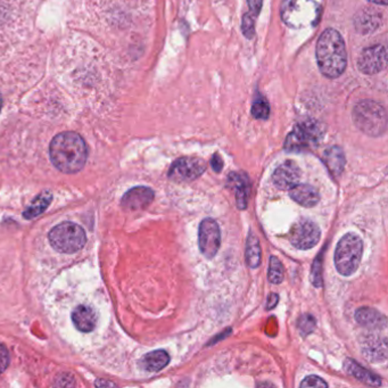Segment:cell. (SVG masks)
Masks as SVG:
<instances>
[{
  "mask_svg": "<svg viewBox=\"0 0 388 388\" xmlns=\"http://www.w3.org/2000/svg\"><path fill=\"white\" fill-rule=\"evenodd\" d=\"M49 156L56 169L73 174L85 167L88 148L80 134L68 131L52 139L49 146Z\"/></svg>",
  "mask_w": 388,
  "mask_h": 388,
  "instance_id": "obj_1",
  "label": "cell"
},
{
  "mask_svg": "<svg viewBox=\"0 0 388 388\" xmlns=\"http://www.w3.org/2000/svg\"><path fill=\"white\" fill-rule=\"evenodd\" d=\"M316 56L320 72L328 79L340 78L347 65V54L338 31L327 29L321 33L316 43Z\"/></svg>",
  "mask_w": 388,
  "mask_h": 388,
  "instance_id": "obj_2",
  "label": "cell"
},
{
  "mask_svg": "<svg viewBox=\"0 0 388 388\" xmlns=\"http://www.w3.org/2000/svg\"><path fill=\"white\" fill-rule=\"evenodd\" d=\"M353 120L360 130L371 137H379L387 129V113L377 101H363L353 110Z\"/></svg>",
  "mask_w": 388,
  "mask_h": 388,
  "instance_id": "obj_3",
  "label": "cell"
},
{
  "mask_svg": "<svg viewBox=\"0 0 388 388\" xmlns=\"http://www.w3.org/2000/svg\"><path fill=\"white\" fill-rule=\"evenodd\" d=\"M363 243L359 236L347 234L337 244L335 252V265L342 276H352L363 258Z\"/></svg>",
  "mask_w": 388,
  "mask_h": 388,
  "instance_id": "obj_4",
  "label": "cell"
},
{
  "mask_svg": "<svg viewBox=\"0 0 388 388\" xmlns=\"http://www.w3.org/2000/svg\"><path fill=\"white\" fill-rule=\"evenodd\" d=\"M48 238L54 249L66 254L76 253L87 242L83 228L73 222H63L56 225L49 232Z\"/></svg>",
  "mask_w": 388,
  "mask_h": 388,
  "instance_id": "obj_5",
  "label": "cell"
},
{
  "mask_svg": "<svg viewBox=\"0 0 388 388\" xmlns=\"http://www.w3.org/2000/svg\"><path fill=\"white\" fill-rule=\"evenodd\" d=\"M325 134L323 124L316 120H307L297 124L285 141V150L288 152L300 153L304 150H312L320 144Z\"/></svg>",
  "mask_w": 388,
  "mask_h": 388,
  "instance_id": "obj_6",
  "label": "cell"
},
{
  "mask_svg": "<svg viewBox=\"0 0 388 388\" xmlns=\"http://www.w3.org/2000/svg\"><path fill=\"white\" fill-rule=\"evenodd\" d=\"M288 238L294 247L300 251H307L319 243L321 230L316 222L311 221L309 218H303L292 225Z\"/></svg>",
  "mask_w": 388,
  "mask_h": 388,
  "instance_id": "obj_7",
  "label": "cell"
},
{
  "mask_svg": "<svg viewBox=\"0 0 388 388\" xmlns=\"http://www.w3.org/2000/svg\"><path fill=\"white\" fill-rule=\"evenodd\" d=\"M198 245L206 258L211 260L218 254L221 246V230L216 220L210 218L203 220L199 225Z\"/></svg>",
  "mask_w": 388,
  "mask_h": 388,
  "instance_id": "obj_8",
  "label": "cell"
},
{
  "mask_svg": "<svg viewBox=\"0 0 388 388\" xmlns=\"http://www.w3.org/2000/svg\"><path fill=\"white\" fill-rule=\"evenodd\" d=\"M206 164L198 157H181L172 164L169 178L176 183L193 181L205 172Z\"/></svg>",
  "mask_w": 388,
  "mask_h": 388,
  "instance_id": "obj_9",
  "label": "cell"
},
{
  "mask_svg": "<svg viewBox=\"0 0 388 388\" xmlns=\"http://www.w3.org/2000/svg\"><path fill=\"white\" fill-rule=\"evenodd\" d=\"M386 66H387V50L382 45L365 48L358 59V68L365 74H377L384 71Z\"/></svg>",
  "mask_w": 388,
  "mask_h": 388,
  "instance_id": "obj_10",
  "label": "cell"
},
{
  "mask_svg": "<svg viewBox=\"0 0 388 388\" xmlns=\"http://www.w3.org/2000/svg\"><path fill=\"white\" fill-rule=\"evenodd\" d=\"M154 196L153 190L148 187H134L124 194L121 205L127 211H139L146 209L153 202Z\"/></svg>",
  "mask_w": 388,
  "mask_h": 388,
  "instance_id": "obj_11",
  "label": "cell"
},
{
  "mask_svg": "<svg viewBox=\"0 0 388 388\" xmlns=\"http://www.w3.org/2000/svg\"><path fill=\"white\" fill-rule=\"evenodd\" d=\"M300 178V167L293 161H286L276 169L272 180L279 190H291L292 187L298 183Z\"/></svg>",
  "mask_w": 388,
  "mask_h": 388,
  "instance_id": "obj_12",
  "label": "cell"
},
{
  "mask_svg": "<svg viewBox=\"0 0 388 388\" xmlns=\"http://www.w3.org/2000/svg\"><path fill=\"white\" fill-rule=\"evenodd\" d=\"M363 356L371 363H384L387 359V343L385 336L368 335L361 343Z\"/></svg>",
  "mask_w": 388,
  "mask_h": 388,
  "instance_id": "obj_13",
  "label": "cell"
},
{
  "mask_svg": "<svg viewBox=\"0 0 388 388\" xmlns=\"http://www.w3.org/2000/svg\"><path fill=\"white\" fill-rule=\"evenodd\" d=\"M228 187H230L235 193L236 203L238 205V209H246L248 197L251 193V183L247 174L244 172L230 173L228 176Z\"/></svg>",
  "mask_w": 388,
  "mask_h": 388,
  "instance_id": "obj_14",
  "label": "cell"
},
{
  "mask_svg": "<svg viewBox=\"0 0 388 388\" xmlns=\"http://www.w3.org/2000/svg\"><path fill=\"white\" fill-rule=\"evenodd\" d=\"M356 320L359 325L371 331L385 329L387 325L386 316L371 307H361L356 311Z\"/></svg>",
  "mask_w": 388,
  "mask_h": 388,
  "instance_id": "obj_15",
  "label": "cell"
},
{
  "mask_svg": "<svg viewBox=\"0 0 388 388\" xmlns=\"http://www.w3.org/2000/svg\"><path fill=\"white\" fill-rule=\"evenodd\" d=\"M72 320L76 329L82 333H92L97 325V314L88 305H79L73 311Z\"/></svg>",
  "mask_w": 388,
  "mask_h": 388,
  "instance_id": "obj_16",
  "label": "cell"
},
{
  "mask_svg": "<svg viewBox=\"0 0 388 388\" xmlns=\"http://www.w3.org/2000/svg\"><path fill=\"white\" fill-rule=\"evenodd\" d=\"M382 14L376 12L374 8H365L363 12H360L356 17V26L358 32L363 34L375 32L382 26Z\"/></svg>",
  "mask_w": 388,
  "mask_h": 388,
  "instance_id": "obj_17",
  "label": "cell"
},
{
  "mask_svg": "<svg viewBox=\"0 0 388 388\" xmlns=\"http://www.w3.org/2000/svg\"><path fill=\"white\" fill-rule=\"evenodd\" d=\"M289 195L295 202L305 207L316 206L320 201L318 190L307 183H297L289 190Z\"/></svg>",
  "mask_w": 388,
  "mask_h": 388,
  "instance_id": "obj_18",
  "label": "cell"
},
{
  "mask_svg": "<svg viewBox=\"0 0 388 388\" xmlns=\"http://www.w3.org/2000/svg\"><path fill=\"white\" fill-rule=\"evenodd\" d=\"M344 369L349 375L363 382L365 385L380 386L382 379L374 372L369 371L368 369L363 368V365L356 363L354 360L347 359L344 363Z\"/></svg>",
  "mask_w": 388,
  "mask_h": 388,
  "instance_id": "obj_19",
  "label": "cell"
},
{
  "mask_svg": "<svg viewBox=\"0 0 388 388\" xmlns=\"http://www.w3.org/2000/svg\"><path fill=\"white\" fill-rule=\"evenodd\" d=\"M323 162L331 176L335 178L340 176L345 167V155L342 148L338 146L328 148L323 154Z\"/></svg>",
  "mask_w": 388,
  "mask_h": 388,
  "instance_id": "obj_20",
  "label": "cell"
},
{
  "mask_svg": "<svg viewBox=\"0 0 388 388\" xmlns=\"http://www.w3.org/2000/svg\"><path fill=\"white\" fill-rule=\"evenodd\" d=\"M170 363V356L163 349L148 353L141 360V368L150 372H159Z\"/></svg>",
  "mask_w": 388,
  "mask_h": 388,
  "instance_id": "obj_21",
  "label": "cell"
},
{
  "mask_svg": "<svg viewBox=\"0 0 388 388\" xmlns=\"http://www.w3.org/2000/svg\"><path fill=\"white\" fill-rule=\"evenodd\" d=\"M246 262L252 269L256 267L261 263V247L258 238L253 232H249L247 243H246Z\"/></svg>",
  "mask_w": 388,
  "mask_h": 388,
  "instance_id": "obj_22",
  "label": "cell"
},
{
  "mask_svg": "<svg viewBox=\"0 0 388 388\" xmlns=\"http://www.w3.org/2000/svg\"><path fill=\"white\" fill-rule=\"evenodd\" d=\"M52 201V195L49 192H43V194L37 196V198L33 201L32 204L23 213L24 218L30 220V218H34L40 216L48 207Z\"/></svg>",
  "mask_w": 388,
  "mask_h": 388,
  "instance_id": "obj_23",
  "label": "cell"
},
{
  "mask_svg": "<svg viewBox=\"0 0 388 388\" xmlns=\"http://www.w3.org/2000/svg\"><path fill=\"white\" fill-rule=\"evenodd\" d=\"M284 265L279 258L271 256L270 265H269V274L267 278L271 284L279 285L284 280Z\"/></svg>",
  "mask_w": 388,
  "mask_h": 388,
  "instance_id": "obj_24",
  "label": "cell"
},
{
  "mask_svg": "<svg viewBox=\"0 0 388 388\" xmlns=\"http://www.w3.org/2000/svg\"><path fill=\"white\" fill-rule=\"evenodd\" d=\"M251 113L258 120H267L270 116V106L265 99H258L252 106Z\"/></svg>",
  "mask_w": 388,
  "mask_h": 388,
  "instance_id": "obj_25",
  "label": "cell"
},
{
  "mask_svg": "<svg viewBox=\"0 0 388 388\" xmlns=\"http://www.w3.org/2000/svg\"><path fill=\"white\" fill-rule=\"evenodd\" d=\"M316 321L314 316L303 314L297 321V328L303 336H307V335L314 333V329H316Z\"/></svg>",
  "mask_w": 388,
  "mask_h": 388,
  "instance_id": "obj_26",
  "label": "cell"
},
{
  "mask_svg": "<svg viewBox=\"0 0 388 388\" xmlns=\"http://www.w3.org/2000/svg\"><path fill=\"white\" fill-rule=\"evenodd\" d=\"M255 19L256 17L252 13L244 14L243 17L242 30L247 39H252L255 33Z\"/></svg>",
  "mask_w": 388,
  "mask_h": 388,
  "instance_id": "obj_27",
  "label": "cell"
},
{
  "mask_svg": "<svg viewBox=\"0 0 388 388\" xmlns=\"http://www.w3.org/2000/svg\"><path fill=\"white\" fill-rule=\"evenodd\" d=\"M321 269H323V265H321V254L318 256L316 261L314 263V269H312V284L316 286V287H321L323 286V278H321Z\"/></svg>",
  "mask_w": 388,
  "mask_h": 388,
  "instance_id": "obj_28",
  "label": "cell"
},
{
  "mask_svg": "<svg viewBox=\"0 0 388 388\" xmlns=\"http://www.w3.org/2000/svg\"><path fill=\"white\" fill-rule=\"evenodd\" d=\"M300 387H328L327 384L323 378H320L318 376H309L307 378L304 379L303 382H300Z\"/></svg>",
  "mask_w": 388,
  "mask_h": 388,
  "instance_id": "obj_29",
  "label": "cell"
},
{
  "mask_svg": "<svg viewBox=\"0 0 388 388\" xmlns=\"http://www.w3.org/2000/svg\"><path fill=\"white\" fill-rule=\"evenodd\" d=\"M10 365V353L5 346L0 344V375L6 370Z\"/></svg>",
  "mask_w": 388,
  "mask_h": 388,
  "instance_id": "obj_30",
  "label": "cell"
},
{
  "mask_svg": "<svg viewBox=\"0 0 388 388\" xmlns=\"http://www.w3.org/2000/svg\"><path fill=\"white\" fill-rule=\"evenodd\" d=\"M248 6L251 8L249 13L253 14L256 17L261 10L262 0H248Z\"/></svg>",
  "mask_w": 388,
  "mask_h": 388,
  "instance_id": "obj_31",
  "label": "cell"
},
{
  "mask_svg": "<svg viewBox=\"0 0 388 388\" xmlns=\"http://www.w3.org/2000/svg\"><path fill=\"white\" fill-rule=\"evenodd\" d=\"M211 165H212L213 170L216 171V172H220V171L222 170V167H223V161H222L218 154L213 155L212 160H211Z\"/></svg>",
  "mask_w": 388,
  "mask_h": 388,
  "instance_id": "obj_32",
  "label": "cell"
},
{
  "mask_svg": "<svg viewBox=\"0 0 388 388\" xmlns=\"http://www.w3.org/2000/svg\"><path fill=\"white\" fill-rule=\"evenodd\" d=\"M278 300H279V296H278L277 294H270V295H269V298H267V310L274 309V307L277 305Z\"/></svg>",
  "mask_w": 388,
  "mask_h": 388,
  "instance_id": "obj_33",
  "label": "cell"
},
{
  "mask_svg": "<svg viewBox=\"0 0 388 388\" xmlns=\"http://www.w3.org/2000/svg\"><path fill=\"white\" fill-rule=\"evenodd\" d=\"M371 3H378V5H382V6H386L387 5L388 0H369Z\"/></svg>",
  "mask_w": 388,
  "mask_h": 388,
  "instance_id": "obj_34",
  "label": "cell"
},
{
  "mask_svg": "<svg viewBox=\"0 0 388 388\" xmlns=\"http://www.w3.org/2000/svg\"><path fill=\"white\" fill-rule=\"evenodd\" d=\"M0 110H1V96H0Z\"/></svg>",
  "mask_w": 388,
  "mask_h": 388,
  "instance_id": "obj_35",
  "label": "cell"
}]
</instances>
